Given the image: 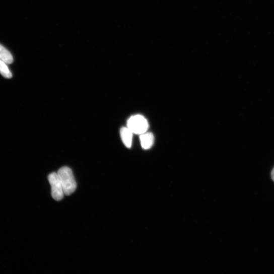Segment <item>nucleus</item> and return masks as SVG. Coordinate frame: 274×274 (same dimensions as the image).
<instances>
[{"instance_id":"nucleus-1","label":"nucleus","mask_w":274,"mask_h":274,"mask_svg":"<svg viewBox=\"0 0 274 274\" xmlns=\"http://www.w3.org/2000/svg\"><path fill=\"white\" fill-rule=\"evenodd\" d=\"M57 175L62 186L64 195H70L76 190L77 184L72 169L67 167L61 168Z\"/></svg>"},{"instance_id":"nucleus-2","label":"nucleus","mask_w":274,"mask_h":274,"mask_svg":"<svg viewBox=\"0 0 274 274\" xmlns=\"http://www.w3.org/2000/svg\"><path fill=\"white\" fill-rule=\"evenodd\" d=\"M127 126L133 133L140 135L147 132L149 127L147 119L142 115L130 117L127 121Z\"/></svg>"},{"instance_id":"nucleus-3","label":"nucleus","mask_w":274,"mask_h":274,"mask_svg":"<svg viewBox=\"0 0 274 274\" xmlns=\"http://www.w3.org/2000/svg\"><path fill=\"white\" fill-rule=\"evenodd\" d=\"M51 187V195L56 200H61L64 195L62 186L57 173H52L48 177Z\"/></svg>"},{"instance_id":"nucleus-4","label":"nucleus","mask_w":274,"mask_h":274,"mask_svg":"<svg viewBox=\"0 0 274 274\" xmlns=\"http://www.w3.org/2000/svg\"><path fill=\"white\" fill-rule=\"evenodd\" d=\"M140 140L142 146L145 150L150 149L153 146L155 142L154 134L149 132L141 134Z\"/></svg>"},{"instance_id":"nucleus-5","label":"nucleus","mask_w":274,"mask_h":274,"mask_svg":"<svg viewBox=\"0 0 274 274\" xmlns=\"http://www.w3.org/2000/svg\"><path fill=\"white\" fill-rule=\"evenodd\" d=\"M133 132L127 127H122L120 129V135L121 140L127 148L131 146Z\"/></svg>"},{"instance_id":"nucleus-6","label":"nucleus","mask_w":274,"mask_h":274,"mask_svg":"<svg viewBox=\"0 0 274 274\" xmlns=\"http://www.w3.org/2000/svg\"><path fill=\"white\" fill-rule=\"evenodd\" d=\"M0 59L7 64L13 62L14 58L11 53L2 45L0 44Z\"/></svg>"},{"instance_id":"nucleus-7","label":"nucleus","mask_w":274,"mask_h":274,"mask_svg":"<svg viewBox=\"0 0 274 274\" xmlns=\"http://www.w3.org/2000/svg\"><path fill=\"white\" fill-rule=\"evenodd\" d=\"M0 74L7 79H11L13 77L7 63L2 59H0Z\"/></svg>"},{"instance_id":"nucleus-8","label":"nucleus","mask_w":274,"mask_h":274,"mask_svg":"<svg viewBox=\"0 0 274 274\" xmlns=\"http://www.w3.org/2000/svg\"><path fill=\"white\" fill-rule=\"evenodd\" d=\"M271 177L272 180L274 181V168L272 169L271 173Z\"/></svg>"}]
</instances>
